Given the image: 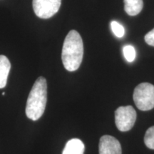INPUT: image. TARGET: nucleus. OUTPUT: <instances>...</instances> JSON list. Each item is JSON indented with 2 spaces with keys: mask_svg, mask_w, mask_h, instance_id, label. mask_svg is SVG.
Wrapping results in <instances>:
<instances>
[{
  "mask_svg": "<svg viewBox=\"0 0 154 154\" xmlns=\"http://www.w3.org/2000/svg\"><path fill=\"white\" fill-rule=\"evenodd\" d=\"M84 56V44L82 36L76 30L69 32L62 48L61 59L64 68L69 72H74L79 68Z\"/></svg>",
  "mask_w": 154,
  "mask_h": 154,
  "instance_id": "1",
  "label": "nucleus"
},
{
  "mask_svg": "<svg viewBox=\"0 0 154 154\" xmlns=\"http://www.w3.org/2000/svg\"><path fill=\"white\" fill-rule=\"evenodd\" d=\"M47 101V84L44 77L36 80L29 94L26 106V115L29 119L37 121L45 111Z\"/></svg>",
  "mask_w": 154,
  "mask_h": 154,
  "instance_id": "2",
  "label": "nucleus"
},
{
  "mask_svg": "<svg viewBox=\"0 0 154 154\" xmlns=\"http://www.w3.org/2000/svg\"><path fill=\"white\" fill-rule=\"evenodd\" d=\"M134 101L136 107L141 111L154 108V86L149 83H141L135 88Z\"/></svg>",
  "mask_w": 154,
  "mask_h": 154,
  "instance_id": "3",
  "label": "nucleus"
},
{
  "mask_svg": "<svg viewBox=\"0 0 154 154\" xmlns=\"http://www.w3.org/2000/svg\"><path fill=\"white\" fill-rule=\"evenodd\" d=\"M136 120V112L131 106H120L115 111V123L120 131L131 129Z\"/></svg>",
  "mask_w": 154,
  "mask_h": 154,
  "instance_id": "4",
  "label": "nucleus"
},
{
  "mask_svg": "<svg viewBox=\"0 0 154 154\" xmlns=\"http://www.w3.org/2000/svg\"><path fill=\"white\" fill-rule=\"evenodd\" d=\"M61 0H33L34 13L41 19H49L57 14L61 7Z\"/></svg>",
  "mask_w": 154,
  "mask_h": 154,
  "instance_id": "5",
  "label": "nucleus"
},
{
  "mask_svg": "<svg viewBox=\"0 0 154 154\" xmlns=\"http://www.w3.org/2000/svg\"><path fill=\"white\" fill-rule=\"evenodd\" d=\"M99 154H121V146L116 138L111 136H103L99 141Z\"/></svg>",
  "mask_w": 154,
  "mask_h": 154,
  "instance_id": "6",
  "label": "nucleus"
},
{
  "mask_svg": "<svg viewBox=\"0 0 154 154\" xmlns=\"http://www.w3.org/2000/svg\"><path fill=\"white\" fill-rule=\"evenodd\" d=\"M85 146L79 138L69 140L65 146L62 154H84Z\"/></svg>",
  "mask_w": 154,
  "mask_h": 154,
  "instance_id": "7",
  "label": "nucleus"
},
{
  "mask_svg": "<svg viewBox=\"0 0 154 154\" xmlns=\"http://www.w3.org/2000/svg\"><path fill=\"white\" fill-rule=\"evenodd\" d=\"M10 69L11 63L8 58L4 55H0V88H5L7 85Z\"/></svg>",
  "mask_w": 154,
  "mask_h": 154,
  "instance_id": "8",
  "label": "nucleus"
},
{
  "mask_svg": "<svg viewBox=\"0 0 154 154\" xmlns=\"http://www.w3.org/2000/svg\"><path fill=\"white\" fill-rule=\"evenodd\" d=\"M143 7V0H124V9L129 16L139 14Z\"/></svg>",
  "mask_w": 154,
  "mask_h": 154,
  "instance_id": "9",
  "label": "nucleus"
},
{
  "mask_svg": "<svg viewBox=\"0 0 154 154\" xmlns=\"http://www.w3.org/2000/svg\"><path fill=\"white\" fill-rule=\"evenodd\" d=\"M146 146L150 149H154V126L150 127L146 131L144 137Z\"/></svg>",
  "mask_w": 154,
  "mask_h": 154,
  "instance_id": "10",
  "label": "nucleus"
},
{
  "mask_svg": "<svg viewBox=\"0 0 154 154\" xmlns=\"http://www.w3.org/2000/svg\"><path fill=\"white\" fill-rule=\"evenodd\" d=\"M125 59L128 62H133L136 59V50L131 45L125 46L123 49Z\"/></svg>",
  "mask_w": 154,
  "mask_h": 154,
  "instance_id": "11",
  "label": "nucleus"
},
{
  "mask_svg": "<svg viewBox=\"0 0 154 154\" xmlns=\"http://www.w3.org/2000/svg\"><path fill=\"white\" fill-rule=\"evenodd\" d=\"M111 29H112L113 34L118 38H122L125 34V29L124 26L117 22L113 21L111 23Z\"/></svg>",
  "mask_w": 154,
  "mask_h": 154,
  "instance_id": "12",
  "label": "nucleus"
},
{
  "mask_svg": "<svg viewBox=\"0 0 154 154\" xmlns=\"http://www.w3.org/2000/svg\"><path fill=\"white\" fill-rule=\"evenodd\" d=\"M144 38H145L146 44L152 46V47H154V28L146 34Z\"/></svg>",
  "mask_w": 154,
  "mask_h": 154,
  "instance_id": "13",
  "label": "nucleus"
}]
</instances>
